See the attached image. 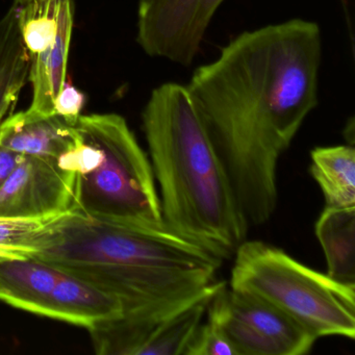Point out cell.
I'll return each instance as SVG.
<instances>
[{
  "label": "cell",
  "mask_w": 355,
  "mask_h": 355,
  "mask_svg": "<svg viewBox=\"0 0 355 355\" xmlns=\"http://www.w3.org/2000/svg\"><path fill=\"white\" fill-rule=\"evenodd\" d=\"M322 35L311 20L242 33L187 85L249 225L275 213L277 166L319 103Z\"/></svg>",
  "instance_id": "obj_1"
},
{
  "label": "cell",
  "mask_w": 355,
  "mask_h": 355,
  "mask_svg": "<svg viewBox=\"0 0 355 355\" xmlns=\"http://www.w3.org/2000/svg\"><path fill=\"white\" fill-rule=\"evenodd\" d=\"M8 255L36 257L119 301L122 315L188 296L222 261L166 224L105 221L69 211Z\"/></svg>",
  "instance_id": "obj_2"
},
{
  "label": "cell",
  "mask_w": 355,
  "mask_h": 355,
  "mask_svg": "<svg viewBox=\"0 0 355 355\" xmlns=\"http://www.w3.org/2000/svg\"><path fill=\"white\" fill-rule=\"evenodd\" d=\"M142 125L164 223L222 261L234 257L250 225L186 86L155 88Z\"/></svg>",
  "instance_id": "obj_3"
},
{
  "label": "cell",
  "mask_w": 355,
  "mask_h": 355,
  "mask_svg": "<svg viewBox=\"0 0 355 355\" xmlns=\"http://www.w3.org/2000/svg\"><path fill=\"white\" fill-rule=\"evenodd\" d=\"M230 286L273 305L317 340H354L355 286L307 267L273 245L246 239L234 253Z\"/></svg>",
  "instance_id": "obj_4"
},
{
  "label": "cell",
  "mask_w": 355,
  "mask_h": 355,
  "mask_svg": "<svg viewBox=\"0 0 355 355\" xmlns=\"http://www.w3.org/2000/svg\"><path fill=\"white\" fill-rule=\"evenodd\" d=\"M76 128L101 149L96 167L76 176V211L105 221L164 224L150 161L126 120L80 115Z\"/></svg>",
  "instance_id": "obj_5"
},
{
  "label": "cell",
  "mask_w": 355,
  "mask_h": 355,
  "mask_svg": "<svg viewBox=\"0 0 355 355\" xmlns=\"http://www.w3.org/2000/svg\"><path fill=\"white\" fill-rule=\"evenodd\" d=\"M222 282L89 329L99 355H184Z\"/></svg>",
  "instance_id": "obj_6"
},
{
  "label": "cell",
  "mask_w": 355,
  "mask_h": 355,
  "mask_svg": "<svg viewBox=\"0 0 355 355\" xmlns=\"http://www.w3.org/2000/svg\"><path fill=\"white\" fill-rule=\"evenodd\" d=\"M236 355H304L317 338L259 297L224 282L207 307Z\"/></svg>",
  "instance_id": "obj_7"
},
{
  "label": "cell",
  "mask_w": 355,
  "mask_h": 355,
  "mask_svg": "<svg viewBox=\"0 0 355 355\" xmlns=\"http://www.w3.org/2000/svg\"><path fill=\"white\" fill-rule=\"evenodd\" d=\"M225 0H140L137 42L149 57L189 67Z\"/></svg>",
  "instance_id": "obj_8"
},
{
  "label": "cell",
  "mask_w": 355,
  "mask_h": 355,
  "mask_svg": "<svg viewBox=\"0 0 355 355\" xmlns=\"http://www.w3.org/2000/svg\"><path fill=\"white\" fill-rule=\"evenodd\" d=\"M76 176L61 157L24 155L0 188V217H47L73 211Z\"/></svg>",
  "instance_id": "obj_9"
},
{
  "label": "cell",
  "mask_w": 355,
  "mask_h": 355,
  "mask_svg": "<svg viewBox=\"0 0 355 355\" xmlns=\"http://www.w3.org/2000/svg\"><path fill=\"white\" fill-rule=\"evenodd\" d=\"M73 30L72 0H62L59 30L55 42L43 53L30 57L28 80L33 98L26 114L33 117L55 115V103L67 80L68 58Z\"/></svg>",
  "instance_id": "obj_10"
},
{
  "label": "cell",
  "mask_w": 355,
  "mask_h": 355,
  "mask_svg": "<svg viewBox=\"0 0 355 355\" xmlns=\"http://www.w3.org/2000/svg\"><path fill=\"white\" fill-rule=\"evenodd\" d=\"M121 315L122 306L117 299L63 270L41 313L88 330Z\"/></svg>",
  "instance_id": "obj_11"
},
{
  "label": "cell",
  "mask_w": 355,
  "mask_h": 355,
  "mask_svg": "<svg viewBox=\"0 0 355 355\" xmlns=\"http://www.w3.org/2000/svg\"><path fill=\"white\" fill-rule=\"evenodd\" d=\"M74 125L58 115L33 117L19 112L0 123V146L22 155L60 159L78 144Z\"/></svg>",
  "instance_id": "obj_12"
},
{
  "label": "cell",
  "mask_w": 355,
  "mask_h": 355,
  "mask_svg": "<svg viewBox=\"0 0 355 355\" xmlns=\"http://www.w3.org/2000/svg\"><path fill=\"white\" fill-rule=\"evenodd\" d=\"M61 270L26 255L0 254V301L41 315Z\"/></svg>",
  "instance_id": "obj_13"
},
{
  "label": "cell",
  "mask_w": 355,
  "mask_h": 355,
  "mask_svg": "<svg viewBox=\"0 0 355 355\" xmlns=\"http://www.w3.org/2000/svg\"><path fill=\"white\" fill-rule=\"evenodd\" d=\"M315 234L325 254L326 274L355 286V207H324Z\"/></svg>",
  "instance_id": "obj_14"
},
{
  "label": "cell",
  "mask_w": 355,
  "mask_h": 355,
  "mask_svg": "<svg viewBox=\"0 0 355 355\" xmlns=\"http://www.w3.org/2000/svg\"><path fill=\"white\" fill-rule=\"evenodd\" d=\"M309 172L323 193L326 207H355V148L352 145L315 147Z\"/></svg>",
  "instance_id": "obj_15"
},
{
  "label": "cell",
  "mask_w": 355,
  "mask_h": 355,
  "mask_svg": "<svg viewBox=\"0 0 355 355\" xmlns=\"http://www.w3.org/2000/svg\"><path fill=\"white\" fill-rule=\"evenodd\" d=\"M60 215L38 218L0 217V254L21 248Z\"/></svg>",
  "instance_id": "obj_16"
},
{
  "label": "cell",
  "mask_w": 355,
  "mask_h": 355,
  "mask_svg": "<svg viewBox=\"0 0 355 355\" xmlns=\"http://www.w3.org/2000/svg\"><path fill=\"white\" fill-rule=\"evenodd\" d=\"M184 355H236V353L221 327L207 318V323H201L197 328Z\"/></svg>",
  "instance_id": "obj_17"
},
{
  "label": "cell",
  "mask_w": 355,
  "mask_h": 355,
  "mask_svg": "<svg viewBox=\"0 0 355 355\" xmlns=\"http://www.w3.org/2000/svg\"><path fill=\"white\" fill-rule=\"evenodd\" d=\"M86 97L82 91L72 86L66 80L61 92L55 98V115L64 118L66 121L74 125L82 115Z\"/></svg>",
  "instance_id": "obj_18"
},
{
  "label": "cell",
  "mask_w": 355,
  "mask_h": 355,
  "mask_svg": "<svg viewBox=\"0 0 355 355\" xmlns=\"http://www.w3.org/2000/svg\"><path fill=\"white\" fill-rule=\"evenodd\" d=\"M20 91L15 80L0 69V123L10 115L19 98Z\"/></svg>",
  "instance_id": "obj_19"
},
{
  "label": "cell",
  "mask_w": 355,
  "mask_h": 355,
  "mask_svg": "<svg viewBox=\"0 0 355 355\" xmlns=\"http://www.w3.org/2000/svg\"><path fill=\"white\" fill-rule=\"evenodd\" d=\"M24 155L0 146V188L7 182Z\"/></svg>",
  "instance_id": "obj_20"
},
{
  "label": "cell",
  "mask_w": 355,
  "mask_h": 355,
  "mask_svg": "<svg viewBox=\"0 0 355 355\" xmlns=\"http://www.w3.org/2000/svg\"><path fill=\"white\" fill-rule=\"evenodd\" d=\"M33 1H39V0H14V3L18 6H24L26 3H33Z\"/></svg>",
  "instance_id": "obj_21"
}]
</instances>
